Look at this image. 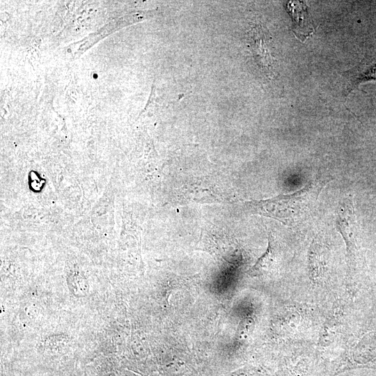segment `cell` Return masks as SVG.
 I'll return each instance as SVG.
<instances>
[{"instance_id": "6da1fadb", "label": "cell", "mask_w": 376, "mask_h": 376, "mask_svg": "<svg viewBox=\"0 0 376 376\" xmlns=\"http://www.w3.org/2000/svg\"><path fill=\"white\" fill-rule=\"evenodd\" d=\"M329 181L327 178H318L293 194L248 201L245 205L253 213L274 219L288 226H295L311 216L321 191Z\"/></svg>"}, {"instance_id": "7a4b0ae2", "label": "cell", "mask_w": 376, "mask_h": 376, "mask_svg": "<svg viewBox=\"0 0 376 376\" xmlns=\"http://www.w3.org/2000/svg\"><path fill=\"white\" fill-rule=\"evenodd\" d=\"M249 46L258 67L269 77L274 74V57L272 37L261 24L253 26L249 32Z\"/></svg>"}, {"instance_id": "3957f363", "label": "cell", "mask_w": 376, "mask_h": 376, "mask_svg": "<svg viewBox=\"0 0 376 376\" xmlns=\"http://www.w3.org/2000/svg\"><path fill=\"white\" fill-rule=\"evenodd\" d=\"M336 227L346 243L350 255L357 251L358 226L351 196L342 198L336 210Z\"/></svg>"}, {"instance_id": "277c9868", "label": "cell", "mask_w": 376, "mask_h": 376, "mask_svg": "<svg viewBox=\"0 0 376 376\" xmlns=\"http://www.w3.org/2000/svg\"><path fill=\"white\" fill-rule=\"evenodd\" d=\"M286 9L292 19V31L301 41H305L315 31L306 5L301 1H288Z\"/></svg>"}, {"instance_id": "5b68a950", "label": "cell", "mask_w": 376, "mask_h": 376, "mask_svg": "<svg viewBox=\"0 0 376 376\" xmlns=\"http://www.w3.org/2000/svg\"><path fill=\"white\" fill-rule=\"evenodd\" d=\"M272 242L269 240L267 251L260 257L256 263L249 270V274L258 275L261 270L265 269L267 265L272 261L273 250Z\"/></svg>"}, {"instance_id": "8992f818", "label": "cell", "mask_w": 376, "mask_h": 376, "mask_svg": "<svg viewBox=\"0 0 376 376\" xmlns=\"http://www.w3.org/2000/svg\"><path fill=\"white\" fill-rule=\"evenodd\" d=\"M254 327L253 320L249 318L241 320L238 324L237 334L240 339H246L252 332Z\"/></svg>"}, {"instance_id": "52a82bcc", "label": "cell", "mask_w": 376, "mask_h": 376, "mask_svg": "<svg viewBox=\"0 0 376 376\" xmlns=\"http://www.w3.org/2000/svg\"><path fill=\"white\" fill-rule=\"evenodd\" d=\"M370 80H376V64L372 65L361 74L354 81V86H355L360 83Z\"/></svg>"}, {"instance_id": "ba28073f", "label": "cell", "mask_w": 376, "mask_h": 376, "mask_svg": "<svg viewBox=\"0 0 376 376\" xmlns=\"http://www.w3.org/2000/svg\"><path fill=\"white\" fill-rule=\"evenodd\" d=\"M361 371L358 373L357 376H376V370L370 368H360Z\"/></svg>"}]
</instances>
